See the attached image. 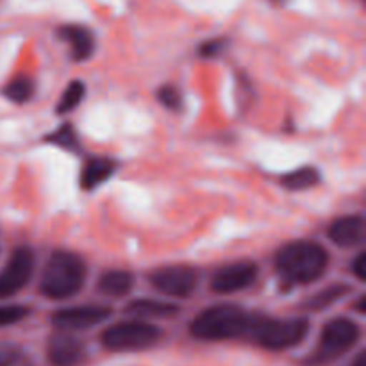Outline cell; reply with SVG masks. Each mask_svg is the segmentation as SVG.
<instances>
[{
  "mask_svg": "<svg viewBox=\"0 0 366 366\" xmlns=\"http://www.w3.org/2000/svg\"><path fill=\"white\" fill-rule=\"evenodd\" d=\"M257 313H249L234 304H218L204 310L189 325L193 338L202 342H227V340H249L256 324Z\"/></svg>",
  "mask_w": 366,
  "mask_h": 366,
  "instance_id": "cell-1",
  "label": "cell"
},
{
  "mask_svg": "<svg viewBox=\"0 0 366 366\" xmlns=\"http://www.w3.org/2000/svg\"><path fill=\"white\" fill-rule=\"evenodd\" d=\"M329 267V254L320 243L292 242L275 256V268L282 281L290 285H307L318 281Z\"/></svg>",
  "mask_w": 366,
  "mask_h": 366,
  "instance_id": "cell-2",
  "label": "cell"
},
{
  "mask_svg": "<svg viewBox=\"0 0 366 366\" xmlns=\"http://www.w3.org/2000/svg\"><path fill=\"white\" fill-rule=\"evenodd\" d=\"M86 263L81 256L68 250H56L43 270L39 290L46 299L64 300L77 295L86 282Z\"/></svg>",
  "mask_w": 366,
  "mask_h": 366,
  "instance_id": "cell-3",
  "label": "cell"
},
{
  "mask_svg": "<svg viewBox=\"0 0 366 366\" xmlns=\"http://www.w3.org/2000/svg\"><path fill=\"white\" fill-rule=\"evenodd\" d=\"M310 331L306 318H270L257 315L249 342L268 350H286L299 345Z\"/></svg>",
  "mask_w": 366,
  "mask_h": 366,
  "instance_id": "cell-4",
  "label": "cell"
},
{
  "mask_svg": "<svg viewBox=\"0 0 366 366\" xmlns=\"http://www.w3.org/2000/svg\"><path fill=\"white\" fill-rule=\"evenodd\" d=\"M161 340V329L149 322L131 320L120 322L100 336V342L107 350L113 352H136V350H145L156 345Z\"/></svg>",
  "mask_w": 366,
  "mask_h": 366,
  "instance_id": "cell-5",
  "label": "cell"
},
{
  "mask_svg": "<svg viewBox=\"0 0 366 366\" xmlns=\"http://www.w3.org/2000/svg\"><path fill=\"white\" fill-rule=\"evenodd\" d=\"M361 336V329L356 322L349 318H335L327 322L322 329L320 342H318L315 361L318 363H327L343 356L347 350L352 349Z\"/></svg>",
  "mask_w": 366,
  "mask_h": 366,
  "instance_id": "cell-6",
  "label": "cell"
},
{
  "mask_svg": "<svg viewBox=\"0 0 366 366\" xmlns=\"http://www.w3.org/2000/svg\"><path fill=\"white\" fill-rule=\"evenodd\" d=\"M34 274V252L29 247H18L0 270V299L16 295Z\"/></svg>",
  "mask_w": 366,
  "mask_h": 366,
  "instance_id": "cell-7",
  "label": "cell"
},
{
  "mask_svg": "<svg viewBox=\"0 0 366 366\" xmlns=\"http://www.w3.org/2000/svg\"><path fill=\"white\" fill-rule=\"evenodd\" d=\"M197 282H199V274L186 264L163 267L150 275V285L157 292L168 297H179V299H188L195 292Z\"/></svg>",
  "mask_w": 366,
  "mask_h": 366,
  "instance_id": "cell-8",
  "label": "cell"
},
{
  "mask_svg": "<svg viewBox=\"0 0 366 366\" xmlns=\"http://www.w3.org/2000/svg\"><path fill=\"white\" fill-rule=\"evenodd\" d=\"M259 268L252 261H236V263L225 264L220 270L214 272L211 279V290L217 293H236L249 288L256 282Z\"/></svg>",
  "mask_w": 366,
  "mask_h": 366,
  "instance_id": "cell-9",
  "label": "cell"
},
{
  "mask_svg": "<svg viewBox=\"0 0 366 366\" xmlns=\"http://www.w3.org/2000/svg\"><path fill=\"white\" fill-rule=\"evenodd\" d=\"M109 317L111 307L88 304V306H75L59 310L50 320L61 331H84V329L102 324Z\"/></svg>",
  "mask_w": 366,
  "mask_h": 366,
  "instance_id": "cell-10",
  "label": "cell"
},
{
  "mask_svg": "<svg viewBox=\"0 0 366 366\" xmlns=\"http://www.w3.org/2000/svg\"><path fill=\"white\" fill-rule=\"evenodd\" d=\"M84 356V343L68 332H57L46 345V357L52 366H79Z\"/></svg>",
  "mask_w": 366,
  "mask_h": 366,
  "instance_id": "cell-11",
  "label": "cell"
},
{
  "mask_svg": "<svg viewBox=\"0 0 366 366\" xmlns=\"http://www.w3.org/2000/svg\"><path fill=\"white\" fill-rule=\"evenodd\" d=\"M365 231V218L357 217V214H349V217H342L332 222L327 234L331 238V242L336 243V245L354 247L363 242Z\"/></svg>",
  "mask_w": 366,
  "mask_h": 366,
  "instance_id": "cell-12",
  "label": "cell"
},
{
  "mask_svg": "<svg viewBox=\"0 0 366 366\" xmlns=\"http://www.w3.org/2000/svg\"><path fill=\"white\" fill-rule=\"evenodd\" d=\"M57 34L64 43H68L70 54L75 61H86L92 57L93 50H95V38H93L92 31L86 29L84 25H63L57 31Z\"/></svg>",
  "mask_w": 366,
  "mask_h": 366,
  "instance_id": "cell-13",
  "label": "cell"
},
{
  "mask_svg": "<svg viewBox=\"0 0 366 366\" xmlns=\"http://www.w3.org/2000/svg\"><path fill=\"white\" fill-rule=\"evenodd\" d=\"M114 170H117V164L113 163L107 157H93L88 163L84 164L81 172V177H79V184L86 192H92V189L99 188L100 184L107 181V179L113 177Z\"/></svg>",
  "mask_w": 366,
  "mask_h": 366,
  "instance_id": "cell-14",
  "label": "cell"
},
{
  "mask_svg": "<svg viewBox=\"0 0 366 366\" xmlns=\"http://www.w3.org/2000/svg\"><path fill=\"white\" fill-rule=\"evenodd\" d=\"M125 311H127V315H132L136 318H170L179 313V306L170 302H163V300L139 299L132 300L125 307Z\"/></svg>",
  "mask_w": 366,
  "mask_h": 366,
  "instance_id": "cell-15",
  "label": "cell"
},
{
  "mask_svg": "<svg viewBox=\"0 0 366 366\" xmlns=\"http://www.w3.org/2000/svg\"><path fill=\"white\" fill-rule=\"evenodd\" d=\"M134 286V275L127 270H109L99 279V290L106 295L120 299Z\"/></svg>",
  "mask_w": 366,
  "mask_h": 366,
  "instance_id": "cell-16",
  "label": "cell"
},
{
  "mask_svg": "<svg viewBox=\"0 0 366 366\" xmlns=\"http://www.w3.org/2000/svg\"><path fill=\"white\" fill-rule=\"evenodd\" d=\"M322 175L315 167H302L299 170L288 172L281 177V186L290 192H304L320 184Z\"/></svg>",
  "mask_w": 366,
  "mask_h": 366,
  "instance_id": "cell-17",
  "label": "cell"
},
{
  "mask_svg": "<svg viewBox=\"0 0 366 366\" xmlns=\"http://www.w3.org/2000/svg\"><path fill=\"white\" fill-rule=\"evenodd\" d=\"M86 95V86L82 81H71L68 84V88L64 89L63 95H61L59 102H57L56 111L57 114H64V113H70L74 111L79 104L84 100Z\"/></svg>",
  "mask_w": 366,
  "mask_h": 366,
  "instance_id": "cell-18",
  "label": "cell"
},
{
  "mask_svg": "<svg viewBox=\"0 0 366 366\" xmlns=\"http://www.w3.org/2000/svg\"><path fill=\"white\" fill-rule=\"evenodd\" d=\"M349 290H350L349 286H345V285L329 286V288L322 290L320 293H317L313 299L307 300L306 307H307V310H313V311L324 310V307H329L331 304L338 302L342 297H345L347 293H349Z\"/></svg>",
  "mask_w": 366,
  "mask_h": 366,
  "instance_id": "cell-19",
  "label": "cell"
},
{
  "mask_svg": "<svg viewBox=\"0 0 366 366\" xmlns=\"http://www.w3.org/2000/svg\"><path fill=\"white\" fill-rule=\"evenodd\" d=\"M32 95H34V82L29 77L13 79V81L4 88V97L14 104L27 102V100H31Z\"/></svg>",
  "mask_w": 366,
  "mask_h": 366,
  "instance_id": "cell-20",
  "label": "cell"
},
{
  "mask_svg": "<svg viewBox=\"0 0 366 366\" xmlns=\"http://www.w3.org/2000/svg\"><path fill=\"white\" fill-rule=\"evenodd\" d=\"M49 142L56 143V145L63 147V149H74L77 145V136H75V131L71 129L70 124H64L54 134L49 136Z\"/></svg>",
  "mask_w": 366,
  "mask_h": 366,
  "instance_id": "cell-21",
  "label": "cell"
},
{
  "mask_svg": "<svg viewBox=\"0 0 366 366\" xmlns=\"http://www.w3.org/2000/svg\"><path fill=\"white\" fill-rule=\"evenodd\" d=\"M29 315V310L24 306H0V327L18 324Z\"/></svg>",
  "mask_w": 366,
  "mask_h": 366,
  "instance_id": "cell-22",
  "label": "cell"
},
{
  "mask_svg": "<svg viewBox=\"0 0 366 366\" xmlns=\"http://www.w3.org/2000/svg\"><path fill=\"white\" fill-rule=\"evenodd\" d=\"M157 100H159L164 107H168V109H179L182 99L181 93H179V89L175 88V86L164 84L161 86L159 92H157Z\"/></svg>",
  "mask_w": 366,
  "mask_h": 366,
  "instance_id": "cell-23",
  "label": "cell"
},
{
  "mask_svg": "<svg viewBox=\"0 0 366 366\" xmlns=\"http://www.w3.org/2000/svg\"><path fill=\"white\" fill-rule=\"evenodd\" d=\"M224 46L225 41H222V39H209V41H206L200 46L199 54L202 57H217L224 52Z\"/></svg>",
  "mask_w": 366,
  "mask_h": 366,
  "instance_id": "cell-24",
  "label": "cell"
},
{
  "mask_svg": "<svg viewBox=\"0 0 366 366\" xmlns=\"http://www.w3.org/2000/svg\"><path fill=\"white\" fill-rule=\"evenodd\" d=\"M18 349L11 345H0V366H11L16 363Z\"/></svg>",
  "mask_w": 366,
  "mask_h": 366,
  "instance_id": "cell-25",
  "label": "cell"
},
{
  "mask_svg": "<svg viewBox=\"0 0 366 366\" xmlns=\"http://www.w3.org/2000/svg\"><path fill=\"white\" fill-rule=\"evenodd\" d=\"M350 270H352V274L356 275L360 281H365V279H366V274H365V270H366V254L365 252L357 254V257L352 261V264H350Z\"/></svg>",
  "mask_w": 366,
  "mask_h": 366,
  "instance_id": "cell-26",
  "label": "cell"
},
{
  "mask_svg": "<svg viewBox=\"0 0 366 366\" xmlns=\"http://www.w3.org/2000/svg\"><path fill=\"white\" fill-rule=\"evenodd\" d=\"M354 366H366V363H365V354H360V356H357L356 365H354Z\"/></svg>",
  "mask_w": 366,
  "mask_h": 366,
  "instance_id": "cell-27",
  "label": "cell"
},
{
  "mask_svg": "<svg viewBox=\"0 0 366 366\" xmlns=\"http://www.w3.org/2000/svg\"><path fill=\"white\" fill-rule=\"evenodd\" d=\"M275 2H279V4H282V2H286V0H275Z\"/></svg>",
  "mask_w": 366,
  "mask_h": 366,
  "instance_id": "cell-28",
  "label": "cell"
}]
</instances>
